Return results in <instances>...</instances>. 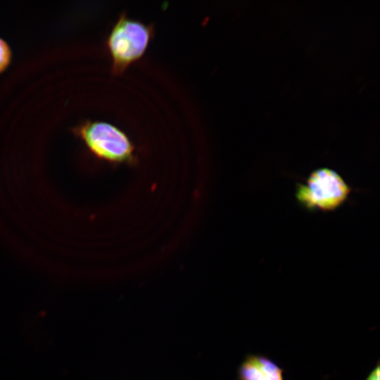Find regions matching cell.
<instances>
[{"mask_svg": "<svg viewBox=\"0 0 380 380\" xmlns=\"http://www.w3.org/2000/svg\"><path fill=\"white\" fill-rule=\"evenodd\" d=\"M11 59V50L8 44L0 38V72L8 66Z\"/></svg>", "mask_w": 380, "mask_h": 380, "instance_id": "5", "label": "cell"}, {"mask_svg": "<svg viewBox=\"0 0 380 380\" xmlns=\"http://www.w3.org/2000/svg\"><path fill=\"white\" fill-rule=\"evenodd\" d=\"M379 363L377 362L376 367L371 371L365 380H379Z\"/></svg>", "mask_w": 380, "mask_h": 380, "instance_id": "6", "label": "cell"}, {"mask_svg": "<svg viewBox=\"0 0 380 380\" xmlns=\"http://www.w3.org/2000/svg\"><path fill=\"white\" fill-rule=\"evenodd\" d=\"M351 188L335 170L322 167L313 170L303 182L298 183L296 197L310 211L330 212L347 201Z\"/></svg>", "mask_w": 380, "mask_h": 380, "instance_id": "2", "label": "cell"}, {"mask_svg": "<svg viewBox=\"0 0 380 380\" xmlns=\"http://www.w3.org/2000/svg\"><path fill=\"white\" fill-rule=\"evenodd\" d=\"M238 380H284V369L262 355L246 356L238 369Z\"/></svg>", "mask_w": 380, "mask_h": 380, "instance_id": "4", "label": "cell"}, {"mask_svg": "<svg viewBox=\"0 0 380 380\" xmlns=\"http://www.w3.org/2000/svg\"><path fill=\"white\" fill-rule=\"evenodd\" d=\"M153 35V27L122 13L106 39L112 72L122 74L146 51Z\"/></svg>", "mask_w": 380, "mask_h": 380, "instance_id": "1", "label": "cell"}, {"mask_svg": "<svg viewBox=\"0 0 380 380\" xmlns=\"http://www.w3.org/2000/svg\"><path fill=\"white\" fill-rule=\"evenodd\" d=\"M88 149L98 158L113 164H131L135 147L120 128L103 121L87 122L78 129Z\"/></svg>", "mask_w": 380, "mask_h": 380, "instance_id": "3", "label": "cell"}]
</instances>
